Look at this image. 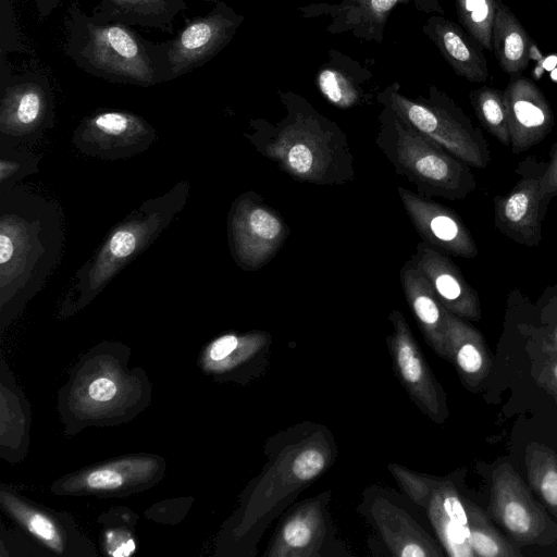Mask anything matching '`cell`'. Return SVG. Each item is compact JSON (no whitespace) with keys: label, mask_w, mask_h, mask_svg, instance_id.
<instances>
[{"label":"cell","mask_w":557,"mask_h":557,"mask_svg":"<svg viewBox=\"0 0 557 557\" xmlns=\"http://www.w3.org/2000/svg\"><path fill=\"white\" fill-rule=\"evenodd\" d=\"M262 471L240 495L238 508L225 522L222 554L252 557L271 524L335 462L337 445L323 424L304 421L270 436Z\"/></svg>","instance_id":"cell-1"},{"label":"cell","mask_w":557,"mask_h":557,"mask_svg":"<svg viewBox=\"0 0 557 557\" xmlns=\"http://www.w3.org/2000/svg\"><path fill=\"white\" fill-rule=\"evenodd\" d=\"M61 207L22 187L0 191V323L3 331L42 289L61 259Z\"/></svg>","instance_id":"cell-2"},{"label":"cell","mask_w":557,"mask_h":557,"mask_svg":"<svg viewBox=\"0 0 557 557\" xmlns=\"http://www.w3.org/2000/svg\"><path fill=\"white\" fill-rule=\"evenodd\" d=\"M285 115L272 123L251 119L244 136L256 150L292 178L341 186L355 177L347 137L331 119L294 91H278Z\"/></svg>","instance_id":"cell-3"},{"label":"cell","mask_w":557,"mask_h":557,"mask_svg":"<svg viewBox=\"0 0 557 557\" xmlns=\"http://www.w3.org/2000/svg\"><path fill=\"white\" fill-rule=\"evenodd\" d=\"M129 357L124 344L103 342L79 359L58 394L67 435L126 423L149 406V379L141 368L129 367Z\"/></svg>","instance_id":"cell-4"},{"label":"cell","mask_w":557,"mask_h":557,"mask_svg":"<svg viewBox=\"0 0 557 557\" xmlns=\"http://www.w3.org/2000/svg\"><path fill=\"white\" fill-rule=\"evenodd\" d=\"M63 26V52L87 74L139 87L172 81L168 40H147L122 23H98L78 0L69 4Z\"/></svg>","instance_id":"cell-5"},{"label":"cell","mask_w":557,"mask_h":557,"mask_svg":"<svg viewBox=\"0 0 557 557\" xmlns=\"http://www.w3.org/2000/svg\"><path fill=\"white\" fill-rule=\"evenodd\" d=\"M189 183L181 181L165 194L144 201L108 234L76 272L60 307L69 317L89 305L110 281L168 228L186 205Z\"/></svg>","instance_id":"cell-6"},{"label":"cell","mask_w":557,"mask_h":557,"mask_svg":"<svg viewBox=\"0 0 557 557\" xmlns=\"http://www.w3.org/2000/svg\"><path fill=\"white\" fill-rule=\"evenodd\" d=\"M377 148L422 197L461 200L476 187L470 165L386 107L377 115Z\"/></svg>","instance_id":"cell-7"},{"label":"cell","mask_w":557,"mask_h":557,"mask_svg":"<svg viewBox=\"0 0 557 557\" xmlns=\"http://www.w3.org/2000/svg\"><path fill=\"white\" fill-rule=\"evenodd\" d=\"M376 101L468 165L485 169L490 163V149L482 132L436 86H429L428 96L411 99L403 95L399 83L394 82L377 92Z\"/></svg>","instance_id":"cell-8"},{"label":"cell","mask_w":557,"mask_h":557,"mask_svg":"<svg viewBox=\"0 0 557 557\" xmlns=\"http://www.w3.org/2000/svg\"><path fill=\"white\" fill-rule=\"evenodd\" d=\"M387 469L406 496L425 511L446 554L475 557L463 497L454 481L422 474L398 463H389Z\"/></svg>","instance_id":"cell-9"},{"label":"cell","mask_w":557,"mask_h":557,"mask_svg":"<svg viewBox=\"0 0 557 557\" xmlns=\"http://www.w3.org/2000/svg\"><path fill=\"white\" fill-rule=\"evenodd\" d=\"M330 490L289 506L271 536L264 557H349L336 536Z\"/></svg>","instance_id":"cell-10"},{"label":"cell","mask_w":557,"mask_h":557,"mask_svg":"<svg viewBox=\"0 0 557 557\" xmlns=\"http://www.w3.org/2000/svg\"><path fill=\"white\" fill-rule=\"evenodd\" d=\"M164 458L132 454L59 478L51 492L60 496L126 497L154 486L165 474Z\"/></svg>","instance_id":"cell-11"},{"label":"cell","mask_w":557,"mask_h":557,"mask_svg":"<svg viewBox=\"0 0 557 557\" xmlns=\"http://www.w3.org/2000/svg\"><path fill=\"white\" fill-rule=\"evenodd\" d=\"M358 511L379 535L385 554L394 557L444 555L403 495L389 488L369 485L361 494Z\"/></svg>","instance_id":"cell-12"},{"label":"cell","mask_w":557,"mask_h":557,"mask_svg":"<svg viewBox=\"0 0 557 557\" xmlns=\"http://www.w3.org/2000/svg\"><path fill=\"white\" fill-rule=\"evenodd\" d=\"M289 234L284 219L260 195L242 194L232 203L227 236L235 262L246 271L268 264Z\"/></svg>","instance_id":"cell-13"},{"label":"cell","mask_w":557,"mask_h":557,"mask_svg":"<svg viewBox=\"0 0 557 557\" xmlns=\"http://www.w3.org/2000/svg\"><path fill=\"white\" fill-rule=\"evenodd\" d=\"M388 320L393 331L386 336V344L396 377L417 408L431 421L442 424L448 409L441 384L401 311L393 309Z\"/></svg>","instance_id":"cell-14"},{"label":"cell","mask_w":557,"mask_h":557,"mask_svg":"<svg viewBox=\"0 0 557 557\" xmlns=\"http://www.w3.org/2000/svg\"><path fill=\"white\" fill-rule=\"evenodd\" d=\"M54 123L51 85L37 72L1 76V139L32 141L40 138Z\"/></svg>","instance_id":"cell-15"},{"label":"cell","mask_w":557,"mask_h":557,"mask_svg":"<svg viewBox=\"0 0 557 557\" xmlns=\"http://www.w3.org/2000/svg\"><path fill=\"white\" fill-rule=\"evenodd\" d=\"M157 138L154 127L141 116L123 110H101L82 120L72 143L86 156L119 160L144 152Z\"/></svg>","instance_id":"cell-16"},{"label":"cell","mask_w":557,"mask_h":557,"mask_svg":"<svg viewBox=\"0 0 557 557\" xmlns=\"http://www.w3.org/2000/svg\"><path fill=\"white\" fill-rule=\"evenodd\" d=\"M214 2L209 13L186 20L180 33L168 40L172 79L202 66L218 55L244 22L245 16L226 2Z\"/></svg>","instance_id":"cell-17"},{"label":"cell","mask_w":557,"mask_h":557,"mask_svg":"<svg viewBox=\"0 0 557 557\" xmlns=\"http://www.w3.org/2000/svg\"><path fill=\"white\" fill-rule=\"evenodd\" d=\"M546 164L527 158L516 170L520 178L510 191L494 197L495 227L512 242L529 248L541 243L542 221L549 203L540 193Z\"/></svg>","instance_id":"cell-18"},{"label":"cell","mask_w":557,"mask_h":557,"mask_svg":"<svg viewBox=\"0 0 557 557\" xmlns=\"http://www.w3.org/2000/svg\"><path fill=\"white\" fill-rule=\"evenodd\" d=\"M0 503L7 515L36 543L63 557H92V544L66 512L54 511L1 485Z\"/></svg>","instance_id":"cell-19"},{"label":"cell","mask_w":557,"mask_h":557,"mask_svg":"<svg viewBox=\"0 0 557 557\" xmlns=\"http://www.w3.org/2000/svg\"><path fill=\"white\" fill-rule=\"evenodd\" d=\"M408 4L420 12L444 14L440 0H339L310 3L297 11L306 18L327 17L326 32L332 35L350 34L360 40L382 44L392 11Z\"/></svg>","instance_id":"cell-20"},{"label":"cell","mask_w":557,"mask_h":557,"mask_svg":"<svg viewBox=\"0 0 557 557\" xmlns=\"http://www.w3.org/2000/svg\"><path fill=\"white\" fill-rule=\"evenodd\" d=\"M271 344L265 331L226 333L203 348L198 363L215 381L247 384L267 368Z\"/></svg>","instance_id":"cell-21"},{"label":"cell","mask_w":557,"mask_h":557,"mask_svg":"<svg viewBox=\"0 0 557 557\" xmlns=\"http://www.w3.org/2000/svg\"><path fill=\"white\" fill-rule=\"evenodd\" d=\"M488 512L516 541L539 543L546 527L543 511L508 463H502L492 474Z\"/></svg>","instance_id":"cell-22"},{"label":"cell","mask_w":557,"mask_h":557,"mask_svg":"<svg viewBox=\"0 0 557 557\" xmlns=\"http://www.w3.org/2000/svg\"><path fill=\"white\" fill-rule=\"evenodd\" d=\"M397 191L412 225L424 242L445 253L462 258L478 256L475 242L458 214L405 187L398 186Z\"/></svg>","instance_id":"cell-23"},{"label":"cell","mask_w":557,"mask_h":557,"mask_svg":"<svg viewBox=\"0 0 557 557\" xmlns=\"http://www.w3.org/2000/svg\"><path fill=\"white\" fill-rule=\"evenodd\" d=\"M503 94L511 150L519 154L540 144L550 133L553 111L540 87L525 76L510 75Z\"/></svg>","instance_id":"cell-24"},{"label":"cell","mask_w":557,"mask_h":557,"mask_svg":"<svg viewBox=\"0 0 557 557\" xmlns=\"http://www.w3.org/2000/svg\"><path fill=\"white\" fill-rule=\"evenodd\" d=\"M409 261L426 277L438 300L449 312L463 320L481 319L478 293L443 251L422 240Z\"/></svg>","instance_id":"cell-25"},{"label":"cell","mask_w":557,"mask_h":557,"mask_svg":"<svg viewBox=\"0 0 557 557\" xmlns=\"http://www.w3.org/2000/svg\"><path fill=\"white\" fill-rule=\"evenodd\" d=\"M373 81L372 72L346 53L330 49L315 74V85L332 106L348 110L369 104L372 95L367 91Z\"/></svg>","instance_id":"cell-26"},{"label":"cell","mask_w":557,"mask_h":557,"mask_svg":"<svg viewBox=\"0 0 557 557\" xmlns=\"http://www.w3.org/2000/svg\"><path fill=\"white\" fill-rule=\"evenodd\" d=\"M422 32L458 76L471 83L487 79L488 65L482 46L462 26L435 14L425 21Z\"/></svg>","instance_id":"cell-27"},{"label":"cell","mask_w":557,"mask_h":557,"mask_svg":"<svg viewBox=\"0 0 557 557\" xmlns=\"http://www.w3.org/2000/svg\"><path fill=\"white\" fill-rule=\"evenodd\" d=\"M399 276L407 304L426 344L440 357L447 359V309L426 277L409 260L401 267Z\"/></svg>","instance_id":"cell-28"},{"label":"cell","mask_w":557,"mask_h":557,"mask_svg":"<svg viewBox=\"0 0 557 557\" xmlns=\"http://www.w3.org/2000/svg\"><path fill=\"white\" fill-rule=\"evenodd\" d=\"M447 360L468 389L476 387L490 373L492 361L482 334L447 310Z\"/></svg>","instance_id":"cell-29"},{"label":"cell","mask_w":557,"mask_h":557,"mask_svg":"<svg viewBox=\"0 0 557 557\" xmlns=\"http://www.w3.org/2000/svg\"><path fill=\"white\" fill-rule=\"evenodd\" d=\"M186 8L185 0H100L90 16L98 23L116 22L172 34L176 16Z\"/></svg>","instance_id":"cell-30"},{"label":"cell","mask_w":557,"mask_h":557,"mask_svg":"<svg viewBox=\"0 0 557 557\" xmlns=\"http://www.w3.org/2000/svg\"><path fill=\"white\" fill-rule=\"evenodd\" d=\"M1 457L20 462L27 453L29 407L14 377L1 361Z\"/></svg>","instance_id":"cell-31"},{"label":"cell","mask_w":557,"mask_h":557,"mask_svg":"<svg viewBox=\"0 0 557 557\" xmlns=\"http://www.w3.org/2000/svg\"><path fill=\"white\" fill-rule=\"evenodd\" d=\"M492 45L493 53L505 73L519 74L529 65L532 39L513 12L502 0H497Z\"/></svg>","instance_id":"cell-32"},{"label":"cell","mask_w":557,"mask_h":557,"mask_svg":"<svg viewBox=\"0 0 557 557\" xmlns=\"http://www.w3.org/2000/svg\"><path fill=\"white\" fill-rule=\"evenodd\" d=\"M469 523L470 545L480 557H520L521 553L492 525L486 513L463 498Z\"/></svg>","instance_id":"cell-33"},{"label":"cell","mask_w":557,"mask_h":557,"mask_svg":"<svg viewBox=\"0 0 557 557\" xmlns=\"http://www.w3.org/2000/svg\"><path fill=\"white\" fill-rule=\"evenodd\" d=\"M525 467L532 488L557 518V456L537 444L529 445Z\"/></svg>","instance_id":"cell-34"},{"label":"cell","mask_w":557,"mask_h":557,"mask_svg":"<svg viewBox=\"0 0 557 557\" xmlns=\"http://www.w3.org/2000/svg\"><path fill=\"white\" fill-rule=\"evenodd\" d=\"M470 101L482 126L502 145H510L506 104L502 90L483 86L470 92Z\"/></svg>","instance_id":"cell-35"},{"label":"cell","mask_w":557,"mask_h":557,"mask_svg":"<svg viewBox=\"0 0 557 557\" xmlns=\"http://www.w3.org/2000/svg\"><path fill=\"white\" fill-rule=\"evenodd\" d=\"M101 545L103 552L112 557H128L136 550V541L133 529L136 524V515L126 509H111L103 512Z\"/></svg>","instance_id":"cell-36"},{"label":"cell","mask_w":557,"mask_h":557,"mask_svg":"<svg viewBox=\"0 0 557 557\" xmlns=\"http://www.w3.org/2000/svg\"><path fill=\"white\" fill-rule=\"evenodd\" d=\"M459 23L484 49L493 52L492 32L497 0H455Z\"/></svg>","instance_id":"cell-37"},{"label":"cell","mask_w":557,"mask_h":557,"mask_svg":"<svg viewBox=\"0 0 557 557\" xmlns=\"http://www.w3.org/2000/svg\"><path fill=\"white\" fill-rule=\"evenodd\" d=\"M38 171V159L29 151H17L11 145L1 144L0 148V187L12 188L23 177Z\"/></svg>","instance_id":"cell-38"},{"label":"cell","mask_w":557,"mask_h":557,"mask_svg":"<svg viewBox=\"0 0 557 557\" xmlns=\"http://www.w3.org/2000/svg\"><path fill=\"white\" fill-rule=\"evenodd\" d=\"M540 193L548 202L557 196V143L552 149L550 160L541 177Z\"/></svg>","instance_id":"cell-39"},{"label":"cell","mask_w":557,"mask_h":557,"mask_svg":"<svg viewBox=\"0 0 557 557\" xmlns=\"http://www.w3.org/2000/svg\"><path fill=\"white\" fill-rule=\"evenodd\" d=\"M540 381L557 401V355L548 351V366L543 370Z\"/></svg>","instance_id":"cell-40"},{"label":"cell","mask_w":557,"mask_h":557,"mask_svg":"<svg viewBox=\"0 0 557 557\" xmlns=\"http://www.w3.org/2000/svg\"><path fill=\"white\" fill-rule=\"evenodd\" d=\"M29 1L40 20L47 18L64 0H27Z\"/></svg>","instance_id":"cell-41"},{"label":"cell","mask_w":557,"mask_h":557,"mask_svg":"<svg viewBox=\"0 0 557 557\" xmlns=\"http://www.w3.org/2000/svg\"><path fill=\"white\" fill-rule=\"evenodd\" d=\"M548 351L552 352V354L557 355V323H556V325L554 327L550 341L548 343Z\"/></svg>","instance_id":"cell-42"},{"label":"cell","mask_w":557,"mask_h":557,"mask_svg":"<svg viewBox=\"0 0 557 557\" xmlns=\"http://www.w3.org/2000/svg\"><path fill=\"white\" fill-rule=\"evenodd\" d=\"M206 1H216V0H206Z\"/></svg>","instance_id":"cell-43"},{"label":"cell","mask_w":557,"mask_h":557,"mask_svg":"<svg viewBox=\"0 0 557 557\" xmlns=\"http://www.w3.org/2000/svg\"><path fill=\"white\" fill-rule=\"evenodd\" d=\"M557 1V0H556Z\"/></svg>","instance_id":"cell-44"}]
</instances>
